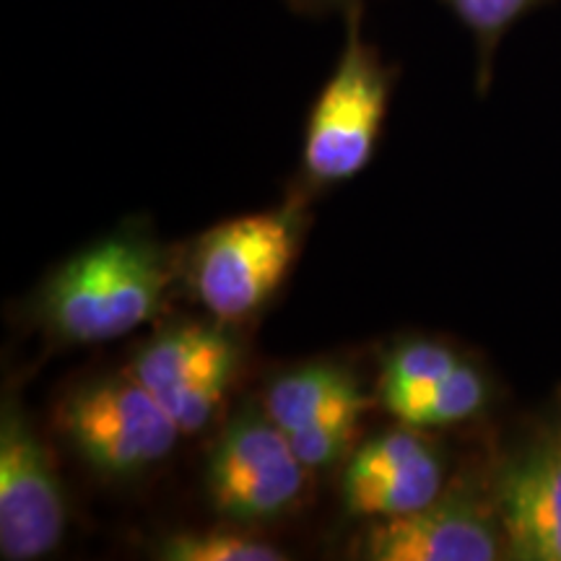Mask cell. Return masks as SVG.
Returning <instances> with one entry per match:
<instances>
[{"mask_svg": "<svg viewBox=\"0 0 561 561\" xmlns=\"http://www.w3.org/2000/svg\"><path fill=\"white\" fill-rule=\"evenodd\" d=\"M486 403V382L473 364L460 362L416 398L398 405L396 416L409 426H450L476 416Z\"/></svg>", "mask_w": 561, "mask_h": 561, "instance_id": "7c38bea8", "label": "cell"}, {"mask_svg": "<svg viewBox=\"0 0 561 561\" xmlns=\"http://www.w3.org/2000/svg\"><path fill=\"white\" fill-rule=\"evenodd\" d=\"M504 549L500 517L466 491H442L430 507L371 525L362 557L371 561H494Z\"/></svg>", "mask_w": 561, "mask_h": 561, "instance_id": "52a82bcc", "label": "cell"}, {"mask_svg": "<svg viewBox=\"0 0 561 561\" xmlns=\"http://www.w3.org/2000/svg\"><path fill=\"white\" fill-rule=\"evenodd\" d=\"M307 471L289 434L265 416L242 413L227 426L208 458V496L221 517L257 523L284 515L301 500Z\"/></svg>", "mask_w": 561, "mask_h": 561, "instance_id": "5b68a950", "label": "cell"}, {"mask_svg": "<svg viewBox=\"0 0 561 561\" xmlns=\"http://www.w3.org/2000/svg\"><path fill=\"white\" fill-rule=\"evenodd\" d=\"M541 0H445V5L473 32L483 58V70H489L491 53L500 45L502 34L523 19Z\"/></svg>", "mask_w": 561, "mask_h": 561, "instance_id": "2e32d148", "label": "cell"}, {"mask_svg": "<svg viewBox=\"0 0 561 561\" xmlns=\"http://www.w3.org/2000/svg\"><path fill=\"white\" fill-rule=\"evenodd\" d=\"M413 430L416 426L405 424V430L380 434V437H375L364 447H359L348 462L343 486H356V483L382 479V476L398 471L405 462H411L421 453L430 450V442Z\"/></svg>", "mask_w": 561, "mask_h": 561, "instance_id": "9a60e30c", "label": "cell"}, {"mask_svg": "<svg viewBox=\"0 0 561 561\" xmlns=\"http://www.w3.org/2000/svg\"><path fill=\"white\" fill-rule=\"evenodd\" d=\"M263 409L273 424L291 434L322 421H359L369 398L346 369L320 364L278 377L265 392Z\"/></svg>", "mask_w": 561, "mask_h": 561, "instance_id": "30bf717a", "label": "cell"}, {"mask_svg": "<svg viewBox=\"0 0 561 561\" xmlns=\"http://www.w3.org/2000/svg\"><path fill=\"white\" fill-rule=\"evenodd\" d=\"M356 426L359 421H322V424L291 432L289 439L297 458L314 471V468H328L346 458L354 447Z\"/></svg>", "mask_w": 561, "mask_h": 561, "instance_id": "ac0fdd59", "label": "cell"}, {"mask_svg": "<svg viewBox=\"0 0 561 561\" xmlns=\"http://www.w3.org/2000/svg\"><path fill=\"white\" fill-rule=\"evenodd\" d=\"M496 517L512 559L561 561V439L541 442L504 468Z\"/></svg>", "mask_w": 561, "mask_h": 561, "instance_id": "ba28073f", "label": "cell"}, {"mask_svg": "<svg viewBox=\"0 0 561 561\" xmlns=\"http://www.w3.org/2000/svg\"><path fill=\"white\" fill-rule=\"evenodd\" d=\"M234 371L237 362L221 364V367L210 369L208 375H203L201 380L187 385L185 390H180L178 396L164 403L167 413L180 426L182 434H195L206 430L208 421L214 419V413L219 411L224 398H227L229 385L234 380Z\"/></svg>", "mask_w": 561, "mask_h": 561, "instance_id": "e0dca14e", "label": "cell"}, {"mask_svg": "<svg viewBox=\"0 0 561 561\" xmlns=\"http://www.w3.org/2000/svg\"><path fill=\"white\" fill-rule=\"evenodd\" d=\"M297 9L305 11H325V9H343V5H356L359 0H291Z\"/></svg>", "mask_w": 561, "mask_h": 561, "instance_id": "d6986e66", "label": "cell"}, {"mask_svg": "<svg viewBox=\"0 0 561 561\" xmlns=\"http://www.w3.org/2000/svg\"><path fill=\"white\" fill-rule=\"evenodd\" d=\"M458 364L460 359L453 348L432 341H413L392 351L382 375V401L388 411L392 413L398 405L416 398L430 385L439 382Z\"/></svg>", "mask_w": 561, "mask_h": 561, "instance_id": "4fadbf2b", "label": "cell"}, {"mask_svg": "<svg viewBox=\"0 0 561 561\" xmlns=\"http://www.w3.org/2000/svg\"><path fill=\"white\" fill-rule=\"evenodd\" d=\"M159 559L167 561H278L286 559L276 546L255 541L240 533L206 530L178 533L159 546Z\"/></svg>", "mask_w": 561, "mask_h": 561, "instance_id": "5bb4252c", "label": "cell"}, {"mask_svg": "<svg viewBox=\"0 0 561 561\" xmlns=\"http://www.w3.org/2000/svg\"><path fill=\"white\" fill-rule=\"evenodd\" d=\"M55 424L68 445L112 479L149 471L174 450L180 426L136 377H104L73 390Z\"/></svg>", "mask_w": 561, "mask_h": 561, "instance_id": "3957f363", "label": "cell"}, {"mask_svg": "<svg viewBox=\"0 0 561 561\" xmlns=\"http://www.w3.org/2000/svg\"><path fill=\"white\" fill-rule=\"evenodd\" d=\"M348 11L346 47L307 123L305 170L318 182L351 180L369 164L390 100V68L362 39L359 3Z\"/></svg>", "mask_w": 561, "mask_h": 561, "instance_id": "7a4b0ae2", "label": "cell"}, {"mask_svg": "<svg viewBox=\"0 0 561 561\" xmlns=\"http://www.w3.org/2000/svg\"><path fill=\"white\" fill-rule=\"evenodd\" d=\"M164 255L140 237H112L55 271L39 297V318L55 339L104 343L157 318L167 291Z\"/></svg>", "mask_w": 561, "mask_h": 561, "instance_id": "6da1fadb", "label": "cell"}, {"mask_svg": "<svg viewBox=\"0 0 561 561\" xmlns=\"http://www.w3.org/2000/svg\"><path fill=\"white\" fill-rule=\"evenodd\" d=\"M442 483H445L442 462L430 447L419 458L405 462L398 471L382 476V479L343 486V502L356 517L390 520V517L411 515V512L430 507L445 491Z\"/></svg>", "mask_w": 561, "mask_h": 561, "instance_id": "8fae6325", "label": "cell"}, {"mask_svg": "<svg viewBox=\"0 0 561 561\" xmlns=\"http://www.w3.org/2000/svg\"><path fill=\"white\" fill-rule=\"evenodd\" d=\"M66 500L55 466L13 403L0 419V557L34 561L58 549Z\"/></svg>", "mask_w": 561, "mask_h": 561, "instance_id": "8992f818", "label": "cell"}, {"mask_svg": "<svg viewBox=\"0 0 561 561\" xmlns=\"http://www.w3.org/2000/svg\"><path fill=\"white\" fill-rule=\"evenodd\" d=\"M299 248L297 216L255 214L210 229L195 250V297L216 320L240 322L273 297Z\"/></svg>", "mask_w": 561, "mask_h": 561, "instance_id": "277c9868", "label": "cell"}, {"mask_svg": "<svg viewBox=\"0 0 561 561\" xmlns=\"http://www.w3.org/2000/svg\"><path fill=\"white\" fill-rule=\"evenodd\" d=\"M237 362V346L219 328L180 325L138 351L130 375L164 405L210 369Z\"/></svg>", "mask_w": 561, "mask_h": 561, "instance_id": "9c48e42d", "label": "cell"}]
</instances>
